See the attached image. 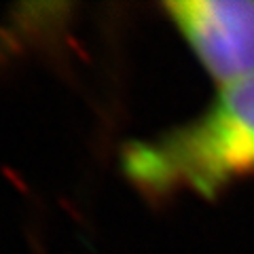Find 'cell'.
I'll return each instance as SVG.
<instances>
[{
    "label": "cell",
    "mask_w": 254,
    "mask_h": 254,
    "mask_svg": "<svg viewBox=\"0 0 254 254\" xmlns=\"http://www.w3.org/2000/svg\"><path fill=\"white\" fill-rule=\"evenodd\" d=\"M163 9L216 83L254 78V0H172Z\"/></svg>",
    "instance_id": "cell-2"
},
{
    "label": "cell",
    "mask_w": 254,
    "mask_h": 254,
    "mask_svg": "<svg viewBox=\"0 0 254 254\" xmlns=\"http://www.w3.org/2000/svg\"><path fill=\"white\" fill-rule=\"evenodd\" d=\"M123 174L150 197L190 190L216 197L254 174V78L222 87L201 117L121 150Z\"/></svg>",
    "instance_id": "cell-1"
}]
</instances>
